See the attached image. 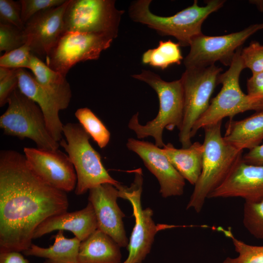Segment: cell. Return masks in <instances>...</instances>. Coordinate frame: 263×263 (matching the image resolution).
<instances>
[{"mask_svg":"<svg viewBox=\"0 0 263 263\" xmlns=\"http://www.w3.org/2000/svg\"><path fill=\"white\" fill-rule=\"evenodd\" d=\"M66 192L44 181L24 154L0 152V252H24L45 220L67 211Z\"/></svg>","mask_w":263,"mask_h":263,"instance_id":"cell-1","label":"cell"},{"mask_svg":"<svg viewBox=\"0 0 263 263\" xmlns=\"http://www.w3.org/2000/svg\"><path fill=\"white\" fill-rule=\"evenodd\" d=\"M222 122L206 126L201 174L194 185L186 209L197 213L202 209L208 195L226 179L242 160L243 150L227 143L221 133Z\"/></svg>","mask_w":263,"mask_h":263,"instance_id":"cell-2","label":"cell"},{"mask_svg":"<svg viewBox=\"0 0 263 263\" xmlns=\"http://www.w3.org/2000/svg\"><path fill=\"white\" fill-rule=\"evenodd\" d=\"M132 76L146 83L155 91L159 108L156 116L145 125L139 123V113H136L131 118L128 128L135 133L138 139L151 136L155 140L154 144L162 148L165 145L163 139L164 130L171 131L177 128L179 131L182 125L184 97L181 80L166 81L159 75L146 70Z\"/></svg>","mask_w":263,"mask_h":263,"instance_id":"cell-3","label":"cell"},{"mask_svg":"<svg viewBox=\"0 0 263 263\" xmlns=\"http://www.w3.org/2000/svg\"><path fill=\"white\" fill-rule=\"evenodd\" d=\"M151 0H138L132 2L129 14L135 22L146 25L161 36L174 37L182 46L190 45L191 40L203 34L202 26L205 20L213 12L222 7L224 0H209L200 6L195 0L191 6L169 17L157 16L150 10Z\"/></svg>","mask_w":263,"mask_h":263,"instance_id":"cell-4","label":"cell"},{"mask_svg":"<svg viewBox=\"0 0 263 263\" xmlns=\"http://www.w3.org/2000/svg\"><path fill=\"white\" fill-rule=\"evenodd\" d=\"M242 49L240 47L236 51L229 69L219 75L218 84L222 85V88L194 125L191 138L200 129L222 122L225 117L232 119L236 114L248 111H263V102L245 94L240 88L239 77L245 68L241 57Z\"/></svg>","mask_w":263,"mask_h":263,"instance_id":"cell-5","label":"cell"},{"mask_svg":"<svg viewBox=\"0 0 263 263\" xmlns=\"http://www.w3.org/2000/svg\"><path fill=\"white\" fill-rule=\"evenodd\" d=\"M63 138L59 142L74 167L77 177L75 192L85 194L92 188L109 183L115 187L120 184L108 173L101 161V156L91 146L90 135L79 123L64 125Z\"/></svg>","mask_w":263,"mask_h":263,"instance_id":"cell-6","label":"cell"},{"mask_svg":"<svg viewBox=\"0 0 263 263\" xmlns=\"http://www.w3.org/2000/svg\"><path fill=\"white\" fill-rule=\"evenodd\" d=\"M7 103V109L0 117V127L5 134L30 139L39 149H58L59 142L49 132L43 114L35 102L18 88L11 94Z\"/></svg>","mask_w":263,"mask_h":263,"instance_id":"cell-7","label":"cell"},{"mask_svg":"<svg viewBox=\"0 0 263 263\" xmlns=\"http://www.w3.org/2000/svg\"><path fill=\"white\" fill-rule=\"evenodd\" d=\"M222 71L221 67L212 65L186 69L182 74L180 79L184 91V117L178 134L182 148L192 144V128L209 107L210 97L219 84Z\"/></svg>","mask_w":263,"mask_h":263,"instance_id":"cell-8","label":"cell"},{"mask_svg":"<svg viewBox=\"0 0 263 263\" xmlns=\"http://www.w3.org/2000/svg\"><path fill=\"white\" fill-rule=\"evenodd\" d=\"M113 0H70L64 15V33L117 36L124 11L117 9Z\"/></svg>","mask_w":263,"mask_h":263,"instance_id":"cell-9","label":"cell"},{"mask_svg":"<svg viewBox=\"0 0 263 263\" xmlns=\"http://www.w3.org/2000/svg\"><path fill=\"white\" fill-rule=\"evenodd\" d=\"M133 183L130 187L120 185L121 198L128 200L133 209L135 224L127 245L128 256L121 263H142L150 253L156 233L160 229L177 227L173 225H156L152 218V210L149 207L143 209L141 196L143 177L140 169H136Z\"/></svg>","mask_w":263,"mask_h":263,"instance_id":"cell-10","label":"cell"},{"mask_svg":"<svg viewBox=\"0 0 263 263\" xmlns=\"http://www.w3.org/2000/svg\"><path fill=\"white\" fill-rule=\"evenodd\" d=\"M263 29V23L251 25L237 32L219 36L203 34L194 38L190 51L184 59L186 69L206 67L220 61L230 66L236 51L252 35Z\"/></svg>","mask_w":263,"mask_h":263,"instance_id":"cell-11","label":"cell"},{"mask_svg":"<svg viewBox=\"0 0 263 263\" xmlns=\"http://www.w3.org/2000/svg\"><path fill=\"white\" fill-rule=\"evenodd\" d=\"M113 39L103 35L65 33L45 57V63L66 76L76 63L98 59L101 53L110 47Z\"/></svg>","mask_w":263,"mask_h":263,"instance_id":"cell-12","label":"cell"},{"mask_svg":"<svg viewBox=\"0 0 263 263\" xmlns=\"http://www.w3.org/2000/svg\"><path fill=\"white\" fill-rule=\"evenodd\" d=\"M23 152L30 167L46 182L65 192L75 189L76 174L68 154L38 148L25 147Z\"/></svg>","mask_w":263,"mask_h":263,"instance_id":"cell-13","label":"cell"},{"mask_svg":"<svg viewBox=\"0 0 263 263\" xmlns=\"http://www.w3.org/2000/svg\"><path fill=\"white\" fill-rule=\"evenodd\" d=\"M127 148L136 153L146 167L157 178L163 198L183 194L185 179L171 164L162 148L151 142L130 138Z\"/></svg>","mask_w":263,"mask_h":263,"instance_id":"cell-14","label":"cell"},{"mask_svg":"<svg viewBox=\"0 0 263 263\" xmlns=\"http://www.w3.org/2000/svg\"><path fill=\"white\" fill-rule=\"evenodd\" d=\"M69 0L37 13L25 24V43L34 55L45 58L64 34V15Z\"/></svg>","mask_w":263,"mask_h":263,"instance_id":"cell-15","label":"cell"},{"mask_svg":"<svg viewBox=\"0 0 263 263\" xmlns=\"http://www.w3.org/2000/svg\"><path fill=\"white\" fill-rule=\"evenodd\" d=\"M120 196L117 188L106 183L89 190L88 202L94 207L98 229L110 236L120 247H126L129 241L123 221L125 215L117 203Z\"/></svg>","mask_w":263,"mask_h":263,"instance_id":"cell-16","label":"cell"},{"mask_svg":"<svg viewBox=\"0 0 263 263\" xmlns=\"http://www.w3.org/2000/svg\"><path fill=\"white\" fill-rule=\"evenodd\" d=\"M236 197L250 202L263 200V166L249 165L242 160L207 199Z\"/></svg>","mask_w":263,"mask_h":263,"instance_id":"cell-17","label":"cell"},{"mask_svg":"<svg viewBox=\"0 0 263 263\" xmlns=\"http://www.w3.org/2000/svg\"><path fill=\"white\" fill-rule=\"evenodd\" d=\"M18 77L19 89L39 106L49 132L55 140L59 142L63 139L64 126L59 117V112L63 110L60 104L38 83L34 75L24 69H18Z\"/></svg>","mask_w":263,"mask_h":263,"instance_id":"cell-18","label":"cell"},{"mask_svg":"<svg viewBox=\"0 0 263 263\" xmlns=\"http://www.w3.org/2000/svg\"><path fill=\"white\" fill-rule=\"evenodd\" d=\"M97 229V221L94 207L88 202L87 206L81 210L67 211L45 220L36 229L33 239L55 230H68L82 242Z\"/></svg>","mask_w":263,"mask_h":263,"instance_id":"cell-19","label":"cell"},{"mask_svg":"<svg viewBox=\"0 0 263 263\" xmlns=\"http://www.w3.org/2000/svg\"><path fill=\"white\" fill-rule=\"evenodd\" d=\"M223 137L240 150H250L260 145L263 140V111L240 120L229 119Z\"/></svg>","mask_w":263,"mask_h":263,"instance_id":"cell-20","label":"cell"},{"mask_svg":"<svg viewBox=\"0 0 263 263\" xmlns=\"http://www.w3.org/2000/svg\"><path fill=\"white\" fill-rule=\"evenodd\" d=\"M120 246L99 229L81 242L79 263H121Z\"/></svg>","mask_w":263,"mask_h":263,"instance_id":"cell-21","label":"cell"},{"mask_svg":"<svg viewBox=\"0 0 263 263\" xmlns=\"http://www.w3.org/2000/svg\"><path fill=\"white\" fill-rule=\"evenodd\" d=\"M162 150L182 177L194 186L202 169L203 143L195 142L188 148L177 149L169 143L165 144Z\"/></svg>","mask_w":263,"mask_h":263,"instance_id":"cell-22","label":"cell"},{"mask_svg":"<svg viewBox=\"0 0 263 263\" xmlns=\"http://www.w3.org/2000/svg\"><path fill=\"white\" fill-rule=\"evenodd\" d=\"M38 83L66 109L72 97V91L66 76L50 68L38 57L32 53L30 69Z\"/></svg>","mask_w":263,"mask_h":263,"instance_id":"cell-23","label":"cell"},{"mask_svg":"<svg viewBox=\"0 0 263 263\" xmlns=\"http://www.w3.org/2000/svg\"><path fill=\"white\" fill-rule=\"evenodd\" d=\"M53 237L54 243L49 247H42L32 244L23 252L26 256L44 258L53 263H79L81 241L75 237L67 238L63 230H59Z\"/></svg>","mask_w":263,"mask_h":263,"instance_id":"cell-24","label":"cell"},{"mask_svg":"<svg viewBox=\"0 0 263 263\" xmlns=\"http://www.w3.org/2000/svg\"><path fill=\"white\" fill-rule=\"evenodd\" d=\"M183 59L178 43L170 40H161L156 48L149 49L143 54L142 62L163 70L174 64L180 65Z\"/></svg>","mask_w":263,"mask_h":263,"instance_id":"cell-25","label":"cell"},{"mask_svg":"<svg viewBox=\"0 0 263 263\" xmlns=\"http://www.w3.org/2000/svg\"><path fill=\"white\" fill-rule=\"evenodd\" d=\"M79 124L101 149L108 144L111 134L101 120L89 108H81L75 112Z\"/></svg>","mask_w":263,"mask_h":263,"instance_id":"cell-26","label":"cell"},{"mask_svg":"<svg viewBox=\"0 0 263 263\" xmlns=\"http://www.w3.org/2000/svg\"><path fill=\"white\" fill-rule=\"evenodd\" d=\"M216 229L222 232L229 238L238 254L236 257H227L223 263H263V245L248 244L238 239L230 228L225 229L221 226Z\"/></svg>","mask_w":263,"mask_h":263,"instance_id":"cell-27","label":"cell"},{"mask_svg":"<svg viewBox=\"0 0 263 263\" xmlns=\"http://www.w3.org/2000/svg\"><path fill=\"white\" fill-rule=\"evenodd\" d=\"M243 223L255 238L263 239V200L258 202H245Z\"/></svg>","mask_w":263,"mask_h":263,"instance_id":"cell-28","label":"cell"},{"mask_svg":"<svg viewBox=\"0 0 263 263\" xmlns=\"http://www.w3.org/2000/svg\"><path fill=\"white\" fill-rule=\"evenodd\" d=\"M32 53L27 43L5 53L0 57V66L10 69H31Z\"/></svg>","mask_w":263,"mask_h":263,"instance_id":"cell-29","label":"cell"},{"mask_svg":"<svg viewBox=\"0 0 263 263\" xmlns=\"http://www.w3.org/2000/svg\"><path fill=\"white\" fill-rule=\"evenodd\" d=\"M26 43L23 31L10 25L0 23V51L8 53Z\"/></svg>","mask_w":263,"mask_h":263,"instance_id":"cell-30","label":"cell"},{"mask_svg":"<svg viewBox=\"0 0 263 263\" xmlns=\"http://www.w3.org/2000/svg\"><path fill=\"white\" fill-rule=\"evenodd\" d=\"M241 57L245 68L249 69L252 74L263 72V45L252 41L241 51Z\"/></svg>","mask_w":263,"mask_h":263,"instance_id":"cell-31","label":"cell"},{"mask_svg":"<svg viewBox=\"0 0 263 263\" xmlns=\"http://www.w3.org/2000/svg\"><path fill=\"white\" fill-rule=\"evenodd\" d=\"M20 1L0 0V23L10 24L23 31L25 25L21 18Z\"/></svg>","mask_w":263,"mask_h":263,"instance_id":"cell-32","label":"cell"},{"mask_svg":"<svg viewBox=\"0 0 263 263\" xmlns=\"http://www.w3.org/2000/svg\"><path fill=\"white\" fill-rule=\"evenodd\" d=\"M66 0H20L21 20L25 24L34 15L46 9L59 6Z\"/></svg>","mask_w":263,"mask_h":263,"instance_id":"cell-33","label":"cell"},{"mask_svg":"<svg viewBox=\"0 0 263 263\" xmlns=\"http://www.w3.org/2000/svg\"><path fill=\"white\" fill-rule=\"evenodd\" d=\"M18 69H15L9 76L0 79V106L3 107L7 103L8 99L12 93L18 88Z\"/></svg>","mask_w":263,"mask_h":263,"instance_id":"cell-34","label":"cell"},{"mask_svg":"<svg viewBox=\"0 0 263 263\" xmlns=\"http://www.w3.org/2000/svg\"><path fill=\"white\" fill-rule=\"evenodd\" d=\"M246 86L249 96L263 102V72L252 74L247 80Z\"/></svg>","mask_w":263,"mask_h":263,"instance_id":"cell-35","label":"cell"},{"mask_svg":"<svg viewBox=\"0 0 263 263\" xmlns=\"http://www.w3.org/2000/svg\"><path fill=\"white\" fill-rule=\"evenodd\" d=\"M242 160L249 165L263 166V144L249 150L243 155Z\"/></svg>","mask_w":263,"mask_h":263,"instance_id":"cell-36","label":"cell"},{"mask_svg":"<svg viewBox=\"0 0 263 263\" xmlns=\"http://www.w3.org/2000/svg\"><path fill=\"white\" fill-rule=\"evenodd\" d=\"M0 263H29V261L18 251L0 252Z\"/></svg>","mask_w":263,"mask_h":263,"instance_id":"cell-37","label":"cell"},{"mask_svg":"<svg viewBox=\"0 0 263 263\" xmlns=\"http://www.w3.org/2000/svg\"><path fill=\"white\" fill-rule=\"evenodd\" d=\"M250 1H252L250 2L255 4L261 11H263V0H252Z\"/></svg>","mask_w":263,"mask_h":263,"instance_id":"cell-38","label":"cell"},{"mask_svg":"<svg viewBox=\"0 0 263 263\" xmlns=\"http://www.w3.org/2000/svg\"><path fill=\"white\" fill-rule=\"evenodd\" d=\"M43 263H52L51 262H50V261H49L48 260H46V261L44 262H43Z\"/></svg>","mask_w":263,"mask_h":263,"instance_id":"cell-39","label":"cell"}]
</instances>
